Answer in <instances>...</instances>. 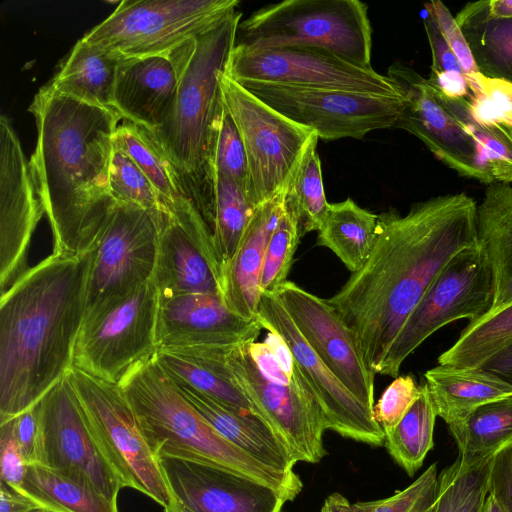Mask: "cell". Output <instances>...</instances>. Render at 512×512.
<instances>
[{
    "label": "cell",
    "instance_id": "34",
    "mask_svg": "<svg viewBox=\"0 0 512 512\" xmlns=\"http://www.w3.org/2000/svg\"><path fill=\"white\" fill-rule=\"evenodd\" d=\"M449 430L462 459L477 461L494 456L512 443V394L481 405L465 422Z\"/></svg>",
    "mask_w": 512,
    "mask_h": 512
},
{
    "label": "cell",
    "instance_id": "20",
    "mask_svg": "<svg viewBox=\"0 0 512 512\" xmlns=\"http://www.w3.org/2000/svg\"><path fill=\"white\" fill-rule=\"evenodd\" d=\"M44 213L30 167L9 121L0 118V290L27 269L33 232Z\"/></svg>",
    "mask_w": 512,
    "mask_h": 512
},
{
    "label": "cell",
    "instance_id": "22",
    "mask_svg": "<svg viewBox=\"0 0 512 512\" xmlns=\"http://www.w3.org/2000/svg\"><path fill=\"white\" fill-rule=\"evenodd\" d=\"M157 460L170 492L192 512H282L287 502L272 487L217 466Z\"/></svg>",
    "mask_w": 512,
    "mask_h": 512
},
{
    "label": "cell",
    "instance_id": "47",
    "mask_svg": "<svg viewBox=\"0 0 512 512\" xmlns=\"http://www.w3.org/2000/svg\"><path fill=\"white\" fill-rule=\"evenodd\" d=\"M422 385H418L412 375L398 376L385 389L377 404L374 416L384 433L390 432L402 420L419 398Z\"/></svg>",
    "mask_w": 512,
    "mask_h": 512
},
{
    "label": "cell",
    "instance_id": "36",
    "mask_svg": "<svg viewBox=\"0 0 512 512\" xmlns=\"http://www.w3.org/2000/svg\"><path fill=\"white\" fill-rule=\"evenodd\" d=\"M436 89L446 108L480 146L494 182L512 183V125L478 117L466 98L450 97Z\"/></svg>",
    "mask_w": 512,
    "mask_h": 512
},
{
    "label": "cell",
    "instance_id": "18",
    "mask_svg": "<svg viewBox=\"0 0 512 512\" xmlns=\"http://www.w3.org/2000/svg\"><path fill=\"white\" fill-rule=\"evenodd\" d=\"M387 76L406 98L394 128L419 138L460 175L485 184L494 183L480 146L443 104L436 87L400 62L388 67Z\"/></svg>",
    "mask_w": 512,
    "mask_h": 512
},
{
    "label": "cell",
    "instance_id": "12",
    "mask_svg": "<svg viewBox=\"0 0 512 512\" xmlns=\"http://www.w3.org/2000/svg\"><path fill=\"white\" fill-rule=\"evenodd\" d=\"M219 84L245 147L247 195L257 207L286 189L314 131L267 105L225 71Z\"/></svg>",
    "mask_w": 512,
    "mask_h": 512
},
{
    "label": "cell",
    "instance_id": "7",
    "mask_svg": "<svg viewBox=\"0 0 512 512\" xmlns=\"http://www.w3.org/2000/svg\"><path fill=\"white\" fill-rule=\"evenodd\" d=\"M236 45L314 47L372 67V27L367 5L359 0H285L263 6L239 23Z\"/></svg>",
    "mask_w": 512,
    "mask_h": 512
},
{
    "label": "cell",
    "instance_id": "37",
    "mask_svg": "<svg viewBox=\"0 0 512 512\" xmlns=\"http://www.w3.org/2000/svg\"><path fill=\"white\" fill-rule=\"evenodd\" d=\"M437 417L426 384L409 411L398 425L385 433L384 445L394 461L413 476L422 466L434 446V426Z\"/></svg>",
    "mask_w": 512,
    "mask_h": 512
},
{
    "label": "cell",
    "instance_id": "56",
    "mask_svg": "<svg viewBox=\"0 0 512 512\" xmlns=\"http://www.w3.org/2000/svg\"><path fill=\"white\" fill-rule=\"evenodd\" d=\"M164 512H192L182 504L171 492L168 504L164 507Z\"/></svg>",
    "mask_w": 512,
    "mask_h": 512
},
{
    "label": "cell",
    "instance_id": "42",
    "mask_svg": "<svg viewBox=\"0 0 512 512\" xmlns=\"http://www.w3.org/2000/svg\"><path fill=\"white\" fill-rule=\"evenodd\" d=\"M210 164L213 177L215 174L229 177L247 192L248 161L245 147L223 100L213 128Z\"/></svg>",
    "mask_w": 512,
    "mask_h": 512
},
{
    "label": "cell",
    "instance_id": "15",
    "mask_svg": "<svg viewBox=\"0 0 512 512\" xmlns=\"http://www.w3.org/2000/svg\"><path fill=\"white\" fill-rule=\"evenodd\" d=\"M226 75L238 83L262 82L307 88H331L378 95L402 94L373 67H363L319 48L281 46L248 49L235 44Z\"/></svg>",
    "mask_w": 512,
    "mask_h": 512
},
{
    "label": "cell",
    "instance_id": "16",
    "mask_svg": "<svg viewBox=\"0 0 512 512\" xmlns=\"http://www.w3.org/2000/svg\"><path fill=\"white\" fill-rule=\"evenodd\" d=\"M40 463L118 501L123 484L98 446L67 375L38 403Z\"/></svg>",
    "mask_w": 512,
    "mask_h": 512
},
{
    "label": "cell",
    "instance_id": "55",
    "mask_svg": "<svg viewBox=\"0 0 512 512\" xmlns=\"http://www.w3.org/2000/svg\"><path fill=\"white\" fill-rule=\"evenodd\" d=\"M488 12L497 18H512V0H486Z\"/></svg>",
    "mask_w": 512,
    "mask_h": 512
},
{
    "label": "cell",
    "instance_id": "32",
    "mask_svg": "<svg viewBox=\"0 0 512 512\" xmlns=\"http://www.w3.org/2000/svg\"><path fill=\"white\" fill-rule=\"evenodd\" d=\"M114 141L149 179L167 211L176 213L196 209L174 166L150 130L123 120L117 127Z\"/></svg>",
    "mask_w": 512,
    "mask_h": 512
},
{
    "label": "cell",
    "instance_id": "10",
    "mask_svg": "<svg viewBox=\"0 0 512 512\" xmlns=\"http://www.w3.org/2000/svg\"><path fill=\"white\" fill-rule=\"evenodd\" d=\"M493 299L490 264L477 240L436 276L395 337L379 374L398 377L404 360L429 336L453 321L480 319L491 311Z\"/></svg>",
    "mask_w": 512,
    "mask_h": 512
},
{
    "label": "cell",
    "instance_id": "45",
    "mask_svg": "<svg viewBox=\"0 0 512 512\" xmlns=\"http://www.w3.org/2000/svg\"><path fill=\"white\" fill-rule=\"evenodd\" d=\"M438 489L437 465H430L414 482L385 499L352 504L354 512H427Z\"/></svg>",
    "mask_w": 512,
    "mask_h": 512
},
{
    "label": "cell",
    "instance_id": "40",
    "mask_svg": "<svg viewBox=\"0 0 512 512\" xmlns=\"http://www.w3.org/2000/svg\"><path fill=\"white\" fill-rule=\"evenodd\" d=\"M492 457L466 461L460 456L438 475L433 512H484Z\"/></svg>",
    "mask_w": 512,
    "mask_h": 512
},
{
    "label": "cell",
    "instance_id": "11",
    "mask_svg": "<svg viewBox=\"0 0 512 512\" xmlns=\"http://www.w3.org/2000/svg\"><path fill=\"white\" fill-rule=\"evenodd\" d=\"M68 376L88 426L123 487L144 494L164 508L170 490L120 386L76 368Z\"/></svg>",
    "mask_w": 512,
    "mask_h": 512
},
{
    "label": "cell",
    "instance_id": "38",
    "mask_svg": "<svg viewBox=\"0 0 512 512\" xmlns=\"http://www.w3.org/2000/svg\"><path fill=\"white\" fill-rule=\"evenodd\" d=\"M255 209L240 184L224 175H214L212 238L221 272L235 255Z\"/></svg>",
    "mask_w": 512,
    "mask_h": 512
},
{
    "label": "cell",
    "instance_id": "26",
    "mask_svg": "<svg viewBox=\"0 0 512 512\" xmlns=\"http://www.w3.org/2000/svg\"><path fill=\"white\" fill-rule=\"evenodd\" d=\"M172 381L188 403L230 443L269 467L294 471L297 462L261 418L233 410L186 383Z\"/></svg>",
    "mask_w": 512,
    "mask_h": 512
},
{
    "label": "cell",
    "instance_id": "5",
    "mask_svg": "<svg viewBox=\"0 0 512 512\" xmlns=\"http://www.w3.org/2000/svg\"><path fill=\"white\" fill-rule=\"evenodd\" d=\"M154 456L173 457L217 466L259 482L286 501L303 488L294 472L269 467L222 437L181 395L155 356L146 359L119 384Z\"/></svg>",
    "mask_w": 512,
    "mask_h": 512
},
{
    "label": "cell",
    "instance_id": "4",
    "mask_svg": "<svg viewBox=\"0 0 512 512\" xmlns=\"http://www.w3.org/2000/svg\"><path fill=\"white\" fill-rule=\"evenodd\" d=\"M241 15L237 10L166 56L176 72L177 94L167 119L152 132L211 232L214 177L210 157L213 128L222 104L219 76L236 44Z\"/></svg>",
    "mask_w": 512,
    "mask_h": 512
},
{
    "label": "cell",
    "instance_id": "35",
    "mask_svg": "<svg viewBox=\"0 0 512 512\" xmlns=\"http://www.w3.org/2000/svg\"><path fill=\"white\" fill-rule=\"evenodd\" d=\"M512 339V303L468 322L455 343L438 357V365L479 368Z\"/></svg>",
    "mask_w": 512,
    "mask_h": 512
},
{
    "label": "cell",
    "instance_id": "31",
    "mask_svg": "<svg viewBox=\"0 0 512 512\" xmlns=\"http://www.w3.org/2000/svg\"><path fill=\"white\" fill-rule=\"evenodd\" d=\"M378 215L356 204L351 198L329 203L318 230L317 245L330 249L351 273L361 269L373 249Z\"/></svg>",
    "mask_w": 512,
    "mask_h": 512
},
{
    "label": "cell",
    "instance_id": "9",
    "mask_svg": "<svg viewBox=\"0 0 512 512\" xmlns=\"http://www.w3.org/2000/svg\"><path fill=\"white\" fill-rule=\"evenodd\" d=\"M162 214L115 201L89 248L85 318L123 299L153 278ZM87 247V248H88Z\"/></svg>",
    "mask_w": 512,
    "mask_h": 512
},
{
    "label": "cell",
    "instance_id": "44",
    "mask_svg": "<svg viewBox=\"0 0 512 512\" xmlns=\"http://www.w3.org/2000/svg\"><path fill=\"white\" fill-rule=\"evenodd\" d=\"M423 24L432 53L431 73L428 80L450 97L468 98L466 73L446 42L437 21L427 4Z\"/></svg>",
    "mask_w": 512,
    "mask_h": 512
},
{
    "label": "cell",
    "instance_id": "57",
    "mask_svg": "<svg viewBox=\"0 0 512 512\" xmlns=\"http://www.w3.org/2000/svg\"><path fill=\"white\" fill-rule=\"evenodd\" d=\"M484 512H500L499 507L491 496H487Z\"/></svg>",
    "mask_w": 512,
    "mask_h": 512
},
{
    "label": "cell",
    "instance_id": "53",
    "mask_svg": "<svg viewBox=\"0 0 512 512\" xmlns=\"http://www.w3.org/2000/svg\"><path fill=\"white\" fill-rule=\"evenodd\" d=\"M479 368L499 377L512 386V339Z\"/></svg>",
    "mask_w": 512,
    "mask_h": 512
},
{
    "label": "cell",
    "instance_id": "41",
    "mask_svg": "<svg viewBox=\"0 0 512 512\" xmlns=\"http://www.w3.org/2000/svg\"><path fill=\"white\" fill-rule=\"evenodd\" d=\"M109 185L111 196L116 201L135 204L157 215L167 212L149 179L115 141Z\"/></svg>",
    "mask_w": 512,
    "mask_h": 512
},
{
    "label": "cell",
    "instance_id": "23",
    "mask_svg": "<svg viewBox=\"0 0 512 512\" xmlns=\"http://www.w3.org/2000/svg\"><path fill=\"white\" fill-rule=\"evenodd\" d=\"M263 329L258 318L247 320L229 310L221 294L159 295V350L236 346L255 342Z\"/></svg>",
    "mask_w": 512,
    "mask_h": 512
},
{
    "label": "cell",
    "instance_id": "28",
    "mask_svg": "<svg viewBox=\"0 0 512 512\" xmlns=\"http://www.w3.org/2000/svg\"><path fill=\"white\" fill-rule=\"evenodd\" d=\"M424 377L437 416L449 429L461 425L481 405L512 394V386L481 368L438 365Z\"/></svg>",
    "mask_w": 512,
    "mask_h": 512
},
{
    "label": "cell",
    "instance_id": "2",
    "mask_svg": "<svg viewBox=\"0 0 512 512\" xmlns=\"http://www.w3.org/2000/svg\"><path fill=\"white\" fill-rule=\"evenodd\" d=\"M92 260L52 253L0 298V424L36 405L73 369Z\"/></svg>",
    "mask_w": 512,
    "mask_h": 512
},
{
    "label": "cell",
    "instance_id": "54",
    "mask_svg": "<svg viewBox=\"0 0 512 512\" xmlns=\"http://www.w3.org/2000/svg\"><path fill=\"white\" fill-rule=\"evenodd\" d=\"M320 512H354V510L346 497L335 492L325 499Z\"/></svg>",
    "mask_w": 512,
    "mask_h": 512
},
{
    "label": "cell",
    "instance_id": "49",
    "mask_svg": "<svg viewBox=\"0 0 512 512\" xmlns=\"http://www.w3.org/2000/svg\"><path fill=\"white\" fill-rule=\"evenodd\" d=\"M488 495L494 499L500 512H512V443L500 449L492 458Z\"/></svg>",
    "mask_w": 512,
    "mask_h": 512
},
{
    "label": "cell",
    "instance_id": "39",
    "mask_svg": "<svg viewBox=\"0 0 512 512\" xmlns=\"http://www.w3.org/2000/svg\"><path fill=\"white\" fill-rule=\"evenodd\" d=\"M318 140L314 132L286 189L285 206L296 215L301 237L320 229L329 206L317 152Z\"/></svg>",
    "mask_w": 512,
    "mask_h": 512
},
{
    "label": "cell",
    "instance_id": "21",
    "mask_svg": "<svg viewBox=\"0 0 512 512\" xmlns=\"http://www.w3.org/2000/svg\"><path fill=\"white\" fill-rule=\"evenodd\" d=\"M160 296L222 295L212 232L197 209L162 214L153 275Z\"/></svg>",
    "mask_w": 512,
    "mask_h": 512
},
{
    "label": "cell",
    "instance_id": "43",
    "mask_svg": "<svg viewBox=\"0 0 512 512\" xmlns=\"http://www.w3.org/2000/svg\"><path fill=\"white\" fill-rule=\"evenodd\" d=\"M300 238L297 217L285 206L267 245L260 279L261 293H275L287 281Z\"/></svg>",
    "mask_w": 512,
    "mask_h": 512
},
{
    "label": "cell",
    "instance_id": "30",
    "mask_svg": "<svg viewBox=\"0 0 512 512\" xmlns=\"http://www.w3.org/2000/svg\"><path fill=\"white\" fill-rule=\"evenodd\" d=\"M455 20L479 73L512 83V18L491 16L480 0L467 3Z\"/></svg>",
    "mask_w": 512,
    "mask_h": 512
},
{
    "label": "cell",
    "instance_id": "17",
    "mask_svg": "<svg viewBox=\"0 0 512 512\" xmlns=\"http://www.w3.org/2000/svg\"><path fill=\"white\" fill-rule=\"evenodd\" d=\"M257 318L287 345L321 409L326 430L370 446L384 445L385 433L374 410L360 402L312 350L275 293H261Z\"/></svg>",
    "mask_w": 512,
    "mask_h": 512
},
{
    "label": "cell",
    "instance_id": "58",
    "mask_svg": "<svg viewBox=\"0 0 512 512\" xmlns=\"http://www.w3.org/2000/svg\"><path fill=\"white\" fill-rule=\"evenodd\" d=\"M433 511H434V506L430 510H428L427 512H433Z\"/></svg>",
    "mask_w": 512,
    "mask_h": 512
},
{
    "label": "cell",
    "instance_id": "8",
    "mask_svg": "<svg viewBox=\"0 0 512 512\" xmlns=\"http://www.w3.org/2000/svg\"><path fill=\"white\" fill-rule=\"evenodd\" d=\"M238 0H123L81 38L121 60L167 56L237 11Z\"/></svg>",
    "mask_w": 512,
    "mask_h": 512
},
{
    "label": "cell",
    "instance_id": "46",
    "mask_svg": "<svg viewBox=\"0 0 512 512\" xmlns=\"http://www.w3.org/2000/svg\"><path fill=\"white\" fill-rule=\"evenodd\" d=\"M471 111L478 117L495 118L512 125V83L479 72L466 74Z\"/></svg>",
    "mask_w": 512,
    "mask_h": 512
},
{
    "label": "cell",
    "instance_id": "33",
    "mask_svg": "<svg viewBox=\"0 0 512 512\" xmlns=\"http://www.w3.org/2000/svg\"><path fill=\"white\" fill-rule=\"evenodd\" d=\"M14 490L53 512H119L118 501L39 464L27 466L22 484Z\"/></svg>",
    "mask_w": 512,
    "mask_h": 512
},
{
    "label": "cell",
    "instance_id": "13",
    "mask_svg": "<svg viewBox=\"0 0 512 512\" xmlns=\"http://www.w3.org/2000/svg\"><path fill=\"white\" fill-rule=\"evenodd\" d=\"M159 291L151 279L123 299L84 319L73 368L119 385L128 372L159 350Z\"/></svg>",
    "mask_w": 512,
    "mask_h": 512
},
{
    "label": "cell",
    "instance_id": "1",
    "mask_svg": "<svg viewBox=\"0 0 512 512\" xmlns=\"http://www.w3.org/2000/svg\"><path fill=\"white\" fill-rule=\"evenodd\" d=\"M477 205L465 193L411 205L405 215H378L371 254L327 302L354 334L375 374L402 325L436 276L477 243Z\"/></svg>",
    "mask_w": 512,
    "mask_h": 512
},
{
    "label": "cell",
    "instance_id": "50",
    "mask_svg": "<svg viewBox=\"0 0 512 512\" xmlns=\"http://www.w3.org/2000/svg\"><path fill=\"white\" fill-rule=\"evenodd\" d=\"M27 466L15 439L11 420L0 424V481L13 489L18 488Z\"/></svg>",
    "mask_w": 512,
    "mask_h": 512
},
{
    "label": "cell",
    "instance_id": "29",
    "mask_svg": "<svg viewBox=\"0 0 512 512\" xmlns=\"http://www.w3.org/2000/svg\"><path fill=\"white\" fill-rule=\"evenodd\" d=\"M121 61L79 39L48 84L63 95L116 111L114 87Z\"/></svg>",
    "mask_w": 512,
    "mask_h": 512
},
{
    "label": "cell",
    "instance_id": "6",
    "mask_svg": "<svg viewBox=\"0 0 512 512\" xmlns=\"http://www.w3.org/2000/svg\"><path fill=\"white\" fill-rule=\"evenodd\" d=\"M208 349L220 371L246 396L296 462L315 464L327 455L321 409L278 335L268 332L263 342Z\"/></svg>",
    "mask_w": 512,
    "mask_h": 512
},
{
    "label": "cell",
    "instance_id": "48",
    "mask_svg": "<svg viewBox=\"0 0 512 512\" xmlns=\"http://www.w3.org/2000/svg\"><path fill=\"white\" fill-rule=\"evenodd\" d=\"M426 4L431 9L446 42L465 73L479 72L466 39L448 8L441 1H431Z\"/></svg>",
    "mask_w": 512,
    "mask_h": 512
},
{
    "label": "cell",
    "instance_id": "52",
    "mask_svg": "<svg viewBox=\"0 0 512 512\" xmlns=\"http://www.w3.org/2000/svg\"><path fill=\"white\" fill-rule=\"evenodd\" d=\"M0 512H53L0 481Z\"/></svg>",
    "mask_w": 512,
    "mask_h": 512
},
{
    "label": "cell",
    "instance_id": "14",
    "mask_svg": "<svg viewBox=\"0 0 512 512\" xmlns=\"http://www.w3.org/2000/svg\"><path fill=\"white\" fill-rule=\"evenodd\" d=\"M239 84L290 120L316 132L324 141L362 139L371 131L394 128L406 101L403 94L378 95L262 82Z\"/></svg>",
    "mask_w": 512,
    "mask_h": 512
},
{
    "label": "cell",
    "instance_id": "51",
    "mask_svg": "<svg viewBox=\"0 0 512 512\" xmlns=\"http://www.w3.org/2000/svg\"><path fill=\"white\" fill-rule=\"evenodd\" d=\"M15 439L27 465L40 463L37 404L11 420Z\"/></svg>",
    "mask_w": 512,
    "mask_h": 512
},
{
    "label": "cell",
    "instance_id": "27",
    "mask_svg": "<svg viewBox=\"0 0 512 512\" xmlns=\"http://www.w3.org/2000/svg\"><path fill=\"white\" fill-rule=\"evenodd\" d=\"M476 228L493 277L492 311L512 303V185H488L477 206Z\"/></svg>",
    "mask_w": 512,
    "mask_h": 512
},
{
    "label": "cell",
    "instance_id": "3",
    "mask_svg": "<svg viewBox=\"0 0 512 512\" xmlns=\"http://www.w3.org/2000/svg\"><path fill=\"white\" fill-rule=\"evenodd\" d=\"M29 111L37 130L29 167L51 226L53 253L75 255L89 246L116 201L109 171L122 117L49 84L36 93Z\"/></svg>",
    "mask_w": 512,
    "mask_h": 512
},
{
    "label": "cell",
    "instance_id": "25",
    "mask_svg": "<svg viewBox=\"0 0 512 512\" xmlns=\"http://www.w3.org/2000/svg\"><path fill=\"white\" fill-rule=\"evenodd\" d=\"M177 87L175 69L166 56L122 60L116 71L114 108L123 120L153 132L167 119Z\"/></svg>",
    "mask_w": 512,
    "mask_h": 512
},
{
    "label": "cell",
    "instance_id": "24",
    "mask_svg": "<svg viewBox=\"0 0 512 512\" xmlns=\"http://www.w3.org/2000/svg\"><path fill=\"white\" fill-rule=\"evenodd\" d=\"M286 189L256 207L235 255L222 272L225 305L247 320L257 318L265 253L285 209Z\"/></svg>",
    "mask_w": 512,
    "mask_h": 512
},
{
    "label": "cell",
    "instance_id": "19",
    "mask_svg": "<svg viewBox=\"0 0 512 512\" xmlns=\"http://www.w3.org/2000/svg\"><path fill=\"white\" fill-rule=\"evenodd\" d=\"M312 350L366 407L374 410L375 373L347 325L327 302L285 281L275 292Z\"/></svg>",
    "mask_w": 512,
    "mask_h": 512
}]
</instances>
